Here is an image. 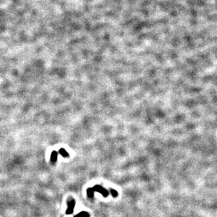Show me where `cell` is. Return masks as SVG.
Instances as JSON below:
<instances>
[{
	"instance_id": "obj_5",
	"label": "cell",
	"mask_w": 217,
	"mask_h": 217,
	"mask_svg": "<svg viewBox=\"0 0 217 217\" xmlns=\"http://www.w3.org/2000/svg\"><path fill=\"white\" fill-rule=\"evenodd\" d=\"M87 196H88V198H92L94 195V191L93 190L92 188H89L87 189Z\"/></svg>"
},
{
	"instance_id": "obj_4",
	"label": "cell",
	"mask_w": 217,
	"mask_h": 217,
	"mask_svg": "<svg viewBox=\"0 0 217 217\" xmlns=\"http://www.w3.org/2000/svg\"><path fill=\"white\" fill-rule=\"evenodd\" d=\"M59 154H60L61 155H62L63 157H69V153H68V152H67L64 148H60L59 150Z\"/></svg>"
},
{
	"instance_id": "obj_2",
	"label": "cell",
	"mask_w": 217,
	"mask_h": 217,
	"mask_svg": "<svg viewBox=\"0 0 217 217\" xmlns=\"http://www.w3.org/2000/svg\"><path fill=\"white\" fill-rule=\"evenodd\" d=\"M92 189L94 192H98L101 193L104 198H107V197L108 196V195H109V192H108L106 189L102 187L101 186H99V185H96V186H94V187L92 188Z\"/></svg>"
},
{
	"instance_id": "obj_7",
	"label": "cell",
	"mask_w": 217,
	"mask_h": 217,
	"mask_svg": "<svg viewBox=\"0 0 217 217\" xmlns=\"http://www.w3.org/2000/svg\"><path fill=\"white\" fill-rule=\"evenodd\" d=\"M110 193L112 194L113 198H116L118 195V192H117V190H114V189H110Z\"/></svg>"
},
{
	"instance_id": "obj_6",
	"label": "cell",
	"mask_w": 217,
	"mask_h": 217,
	"mask_svg": "<svg viewBox=\"0 0 217 217\" xmlns=\"http://www.w3.org/2000/svg\"><path fill=\"white\" fill-rule=\"evenodd\" d=\"M74 217H90L89 214L87 212H81L78 214L75 215Z\"/></svg>"
},
{
	"instance_id": "obj_3",
	"label": "cell",
	"mask_w": 217,
	"mask_h": 217,
	"mask_svg": "<svg viewBox=\"0 0 217 217\" xmlns=\"http://www.w3.org/2000/svg\"><path fill=\"white\" fill-rule=\"evenodd\" d=\"M51 162H52V164H55V163L57 162V160H58V152H56V151L53 150L52 152H51Z\"/></svg>"
},
{
	"instance_id": "obj_1",
	"label": "cell",
	"mask_w": 217,
	"mask_h": 217,
	"mask_svg": "<svg viewBox=\"0 0 217 217\" xmlns=\"http://www.w3.org/2000/svg\"><path fill=\"white\" fill-rule=\"evenodd\" d=\"M75 200L73 198H70L68 200L67 202V205H68V209H67L66 212H65V214L68 215H70L72 214H73L74 212V209H75Z\"/></svg>"
}]
</instances>
